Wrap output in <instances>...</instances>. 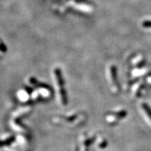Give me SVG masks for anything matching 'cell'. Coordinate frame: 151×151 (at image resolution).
I'll return each instance as SVG.
<instances>
[{
  "label": "cell",
  "mask_w": 151,
  "mask_h": 151,
  "mask_svg": "<svg viewBox=\"0 0 151 151\" xmlns=\"http://www.w3.org/2000/svg\"><path fill=\"white\" fill-rule=\"evenodd\" d=\"M69 4L74 9L83 11V12L89 13L92 11V8L90 6L85 4H79L75 2V1H69Z\"/></svg>",
  "instance_id": "obj_1"
},
{
  "label": "cell",
  "mask_w": 151,
  "mask_h": 151,
  "mask_svg": "<svg viewBox=\"0 0 151 151\" xmlns=\"http://www.w3.org/2000/svg\"><path fill=\"white\" fill-rule=\"evenodd\" d=\"M142 25L144 27L151 28V21H150V20H146V21H143Z\"/></svg>",
  "instance_id": "obj_2"
},
{
  "label": "cell",
  "mask_w": 151,
  "mask_h": 151,
  "mask_svg": "<svg viewBox=\"0 0 151 151\" xmlns=\"http://www.w3.org/2000/svg\"><path fill=\"white\" fill-rule=\"evenodd\" d=\"M143 108H144L145 110H146V111H147V113H148V116L150 117V118L151 119V111H150V109H149L148 107V106L144 104V105H143Z\"/></svg>",
  "instance_id": "obj_3"
}]
</instances>
